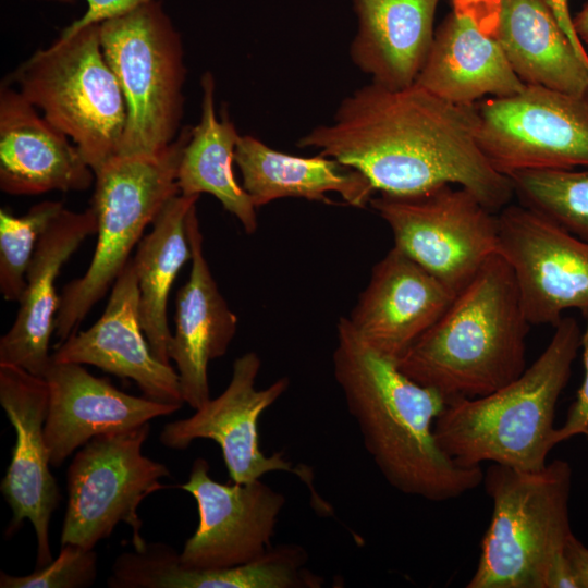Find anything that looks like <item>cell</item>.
I'll use <instances>...</instances> for the list:
<instances>
[{
    "label": "cell",
    "mask_w": 588,
    "mask_h": 588,
    "mask_svg": "<svg viewBox=\"0 0 588 588\" xmlns=\"http://www.w3.org/2000/svg\"><path fill=\"white\" fill-rule=\"evenodd\" d=\"M551 8L558 23L562 27L567 38L573 44L576 51L580 57L588 61V52L581 41L579 40L573 24V16L571 15L568 0H546Z\"/></svg>",
    "instance_id": "e575fe53"
},
{
    "label": "cell",
    "mask_w": 588,
    "mask_h": 588,
    "mask_svg": "<svg viewBox=\"0 0 588 588\" xmlns=\"http://www.w3.org/2000/svg\"><path fill=\"white\" fill-rule=\"evenodd\" d=\"M192 126L151 155H118L95 173L91 207L97 215V243L86 272L60 295L54 334L62 343L101 299L130 260V254L164 205L180 194L177 171Z\"/></svg>",
    "instance_id": "5b68a950"
},
{
    "label": "cell",
    "mask_w": 588,
    "mask_h": 588,
    "mask_svg": "<svg viewBox=\"0 0 588 588\" xmlns=\"http://www.w3.org/2000/svg\"><path fill=\"white\" fill-rule=\"evenodd\" d=\"M453 11L471 19L483 32L495 37L502 0H450Z\"/></svg>",
    "instance_id": "d6a6232c"
},
{
    "label": "cell",
    "mask_w": 588,
    "mask_h": 588,
    "mask_svg": "<svg viewBox=\"0 0 588 588\" xmlns=\"http://www.w3.org/2000/svg\"><path fill=\"white\" fill-rule=\"evenodd\" d=\"M495 38L525 85L572 94L588 90V61L576 51L546 0H502Z\"/></svg>",
    "instance_id": "d4e9b609"
},
{
    "label": "cell",
    "mask_w": 588,
    "mask_h": 588,
    "mask_svg": "<svg viewBox=\"0 0 588 588\" xmlns=\"http://www.w3.org/2000/svg\"><path fill=\"white\" fill-rule=\"evenodd\" d=\"M95 173L64 133L17 89L0 88V188L11 195L85 191Z\"/></svg>",
    "instance_id": "d6986e66"
},
{
    "label": "cell",
    "mask_w": 588,
    "mask_h": 588,
    "mask_svg": "<svg viewBox=\"0 0 588 588\" xmlns=\"http://www.w3.org/2000/svg\"><path fill=\"white\" fill-rule=\"evenodd\" d=\"M0 404L15 430L12 457L0 485L12 512L5 534L13 536L25 519L32 523L39 568L53 560L49 526L61 499L45 440L49 406L46 379L19 366L0 364Z\"/></svg>",
    "instance_id": "9a60e30c"
},
{
    "label": "cell",
    "mask_w": 588,
    "mask_h": 588,
    "mask_svg": "<svg viewBox=\"0 0 588 588\" xmlns=\"http://www.w3.org/2000/svg\"><path fill=\"white\" fill-rule=\"evenodd\" d=\"M234 162L256 208L290 197L330 203L329 193L339 194L350 206L364 208L376 193L363 173L332 158L289 155L250 135L240 136Z\"/></svg>",
    "instance_id": "cb8c5ba5"
},
{
    "label": "cell",
    "mask_w": 588,
    "mask_h": 588,
    "mask_svg": "<svg viewBox=\"0 0 588 588\" xmlns=\"http://www.w3.org/2000/svg\"><path fill=\"white\" fill-rule=\"evenodd\" d=\"M201 115L192 127L177 171V185L183 195L207 193L233 215L247 234L258 225L256 207L234 176L235 147L240 138L226 111L218 119L215 111V78L210 72L201 76Z\"/></svg>",
    "instance_id": "4316f807"
},
{
    "label": "cell",
    "mask_w": 588,
    "mask_h": 588,
    "mask_svg": "<svg viewBox=\"0 0 588 588\" xmlns=\"http://www.w3.org/2000/svg\"><path fill=\"white\" fill-rule=\"evenodd\" d=\"M565 552L577 577L579 588H588V547L573 534L566 543Z\"/></svg>",
    "instance_id": "d590c367"
},
{
    "label": "cell",
    "mask_w": 588,
    "mask_h": 588,
    "mask_svg": "<svg viewBox=\"0 0 588 588\" xmlns=\"http://www.w3.org/2000/svg\"><path fill=\"white\" fill-rule=\"evenodd\" d=\"M529 327L513 270L495 254L396 364L448 402L483 396L526 369Z\"/></svg>",
    "instance_id": "3957f363"
},
{
    "label": "cell",
    "mask_w": 588,
    "mask_h": 588,
    "mask_svg": "<svg viewBox=\"0 0 588 588\" xmlns=\"http://www.w3.org/2000/svg\"><path fill=\"white\" fill-rule=\"evenodd\" d=\"M414 84L458 105L511 96L525 87L498 39L453 10L434 30Z\"/></svg>",
    "instance_id": "7402d4cb"
},
{
    "label": "cell",
    "mask_w": 588,
    "mask_h": 588,
    "mask_svg": "<svg viewBox=\"0 0 588 588\" xmlns=\"http://www.w3.org/2000/svg\"><path fill=\"white\" fill-rule=\"evenodd\" d=\"M554 328L543 352L518 378L490 394L450 401L436 418V440L458 465L490 462L534 471L548 464L556 445V405L581 338L572 317L563 316Z\"/></svg>",
    "instance_id": "277c9868"
},
{
    "label": "cell",
    "mask_w": 588,
    "mask_h": 588,
    "mask_svg": "<svg viewBox=\"0 0 588 588\" xmlns=\"http://www.w3.org/2000/svg\"><path fill=\"white\" fill-rule=\"evenodd\" d=\"M573 24L579 40L585 48H588V1L573 17Z\"/></svg>",
    "instance_id": "8d00e7d4"
},
{
    "label": "cell",
    "mask_w": 588,
    "mask_h": 588,
    "mask_svg": "<svg viewBox=\"0 0 588 588\" xmlns=\"http://www.w3.org/2000/svg\"><path fill=\"white\" fill-rule=\"evenodd\" d=\"M150 1L155 0H86L87 11L85 14L65 27L60 37L70 36L85 26L100 24L121 16Z\"/></svg>",
    "instance_id": "1f68e13d"
},
{
    "label": "cell",
    "mask_w": 588,
    "mask_h": 588,
    "mask_svg": "<svg viewBox=\"0 0 588 588\" xmlns=\"http://www.w3.org/2000/svg\"><path fill=\"white\" fill-rule=\"evenodd\" d=\"M150 432L149 422L125 431L100 434L74 455L66 471L68 505L61 546L73 543L85 549L111 536L120 524L132 528L133 544L140 549V503L169 486V468L143 454Z\"/></svg>",
    "instance_id": "30bf717a"
},
{
    "label": "cell",
    "mask_w": 588,
    "mask_h": 588,
    "mask_svg": "<svg viewBox=\"0 0 588 588\" xmlns=\"http://www.w3.org/2000/svg\"><path fill=\"white\" fill-rule=\"evenodd\" d=\"M482 482L492 515L466 587L543 588L549 564L573 535L569 464L553 460L528 471L492 463Z\"/></svg>",
    "instance_id": "8992f818"
},
{
    "label": "cell",
    "mask_w": 588,
    "mask_h": 588,
    "mask_svg": "<svg viewBox=\"0 0 588 588\" xmlns=\"http://www.w3.org/2000/svg\"><path fill=\"white\" fill-rule=\"evenodd\" d=\"M99 38L126 106L119 155L159 152L182 130L186 66L180 33L155 0L100 23Z\"/></svg>",
    "instance_id": "ba28073f"
},
{
    "label": "cell",
    "mask_w": 588,
    "mask_h": 588,
    "mask_svg": "<svg viewBox=\"0 0 588 588\" xmlns=\"http://www.w3.org/2000/svg\"><path fill=\"white\" fill-rule=\"evenodd\" d=\"M476 105H458L413 84L371 82L339 105L330 123L297 142L363 173L376 192L412 194L453 184L495 212L514 196L509 176L482 152Z\"/></svg>",
    "instance_id": "6da1fadb"
},
{
    "label": "cell",
    "mask_w": 588,
    "mask_h": 588,
    "mask_svg": "<svg viewBox=\"0 0 588 588\" xmlns=\"http://www.w3.org/2000/svg\"><path fill=\"white\" fill-rule=\"evenodd\" d=\"M97 229V215L90 206L82 212L64 208L44 231L26 271L15 320L0 339V364L45 377L51 364L49 342L60 306L57 279L63 265Z\"/></svg>",
    "instance_id": "44dd1931"
},
{
    "label": "cell",
    "mask_w": 588,
    "mask_h": 588,
    "mask_svg": "<svg viewBox=\"0 0 588 588\" xmlns=\"http://www.w3.org/2000/svg\"><path fill=\"white\" fill-rule=\"evenodd\" d=\"M479 146L500 173L588 169V90L572 94L525 85L476 103Z\"/></svg>",
    "instance_id": "8fae6325"
},
{
    "label": "cell",
    "mask_w": 588,
    "mask_h": 588,
    "mask_svg": "<svg viewBox=\"0 0 588 588\" xmlns=\"http://www.w3.org/2000/svg\"><path fill=\"white\" fill-rule=\"evenodd\" d=\"M11 79L46 120L72 139L94 173L119 155L126 106L103 56L99 24L38 49Z\"/></svg>",
    "instance_id": "52a82bcc"
},
{
    "label": "cell",
    "mask_w": 588,
    "mask_h": 588,
    "mask_svg": "<svg viewBox=\"0 0 588 588\" xmlns=\"http://www.w3.org/2000/svg\"><path fill=\"white\" fill-rule=\"evenodd\" d=\"M51 360L93 365L133 380L144 396L182 407L177 371L152 353L139 316L138 281L130 258L112 285L101 317L59 344Z\"/></svg>",
    "instance_id": "2e32d148"
},
{
    "label": "cell",
    "mask_w": 588,
    "mask_h": 588,
    "mask_svg": "<svg viewBox=\"0 0 588 588\" xmlns=\"http://www.w3.org/2000/svg\"><path fill=\"white\" fill-rule=\"evenodd\" d=\"M581 315L585 320L580 338L584 379L568 408L564 424L555 429L554 442L556 445L577 436H584L588 439V309L581 311Z\"/></svg>",
    "instance_id": "4dcf8cb0"
},
{
    "label": "cell",
    "mask_w": 588,
    "mask_h": 588,
    "mask_svg": "<svg viewBox=\"0 0 588 588\" xmlns=\"http://www.w3.org/2000/svg\"><path fill=\"white\" fill-rule=\"evenodd\" d=\"M498 253L511 266L530 326L588 309V242L519 204L498 215Z\"/></svg>",
    "instance_id": "4fadbf2b"
},
{
    "label": "cell",
    "mask_w": 588,
    "mask_h": 588,
    "mask_svg": "<svg viewBox=\"0 0 588 588\" xmlns=\"http://www.w3.org/2000/svg\"><path fill=\"white\" fill-rule=\"evenodd\" d=\"M369 205L389 225L393 246L455 295L499 254L498 215L464 187L380 193Z\"/></svg>",
    "instance_id": "9c48e42d"
},
{
    "label": "cell",
    "mask_w": 588,
    "mask_h": 588,
    "mask_svg": "<svg viewBox=\"0 0 588 588\" xmlns=\"http://www.w3.org/2000/svg\"><path fill=\"white\" fill-rule=\"evenodd\" d=\"M260 367V357L255 352L237 357L224 391L192 416L166 424L159 440L162 445L175 450L186 449L197 439L215 441L221 449L232 482H249L272 471L294 474L311 492L314 509L319 513H332L331 506L315 491L314 474L308 466H293L283 453L266 455L260 449L259 418L290 385L289 378L282 377L265 389H256Z\"/></svg>",
    "instance_id": "7c38bea8"
},
{
    "label": "cell",
    "mask_w": 588,
    "mask_h": 588,
    "mask_svg": "<svg viewBox=\"0 0 588 588\" xmlns=\"http://www.w3.org/2000/svg\"><path fill=\"white\" fill-rule=\"evenodd\" d=\"M543 588H579L577 577L565 550L556 554L549 564Z\"/></svg>",
    "instance_id": "836d02e7"
},
{
    "label": "cell",
    "mask_w": 588,
    "mask_h": 588,
    "mask_svg": "<svg viewBox=\"0 0 588 588\" xmlns=\"http://www.w3.org/2000/svg\"><path fill=\"white\" fill-rule=\"evenodd\" d=\"M97 553L94 549L66 543L57 559L28 575L0 572L1 588H88L97 577Z\"/></svg>",
    "instance_id": "f546056e"
},
{
    "label": "cell",
    "mask_w": 588,
    "mask_h": 588,
    "mask_svg": "<svg viewBox=\"0 0 588 588\" xmlns=\"http://www.w3.org/2000/svg\"><path fill=\"white\" fill-rule=\"evenodd\" d=\"M199 196L181 193L173 196L156 217L151 231L139 241L133 258L140 324L154 355L168 365L172 335L168 324V297L177 273L192 259L186 220Z\"/></svg>",
    "instance_id": "484cf974"
},
{
    "label": "cell",
    "mask_w": 588,
    "mask_h": 588,
    "mask_svg": "<svg viewBox=\"0 0 588 588\" xmlns=\"http://www.w3.org/2000/svg\"><path fill=\"white\" fill-rule=\"evenodd\" d=\"M209 470L208 462L198 457L187 481L179 486L193 495L199 516L180 563L193 569H220L261 558L272 547L285 495L260 479L220 483Z\"/></svg>",
    "instance_id": "5bb4252c"
},
{
    "label": "cell",
    "mask_w": 588,
    "mask_h": 588,
    "mask_svg": "<svg viewBox=\"0 0 588 588\" xmlns=\"http://www.w3.org/2000/svg\"><path fill=\"white\" fill-rule=\"evenodd\" d=\"M333 375L364 446L387 482L431 502L462 497L482 483L481 466L463 467L439 446L433 425L448 401L420 385L340 318Z\"/></svg>",
    "instance_id": "7a4b0ae2"
},
{
    "label": "cell",
    "mask_w": 588,
    "mask_h": 588,
    "mask_svg": "<svg viewBox=\"0 0 588 588\" xmlns=\"http://www.w3.org/2000/svg\"><path fill=\"white\" fill-rule=\"evenodd\" d=\"M439 1L352 0L358 22L350 46L353 63L384 87L413 85L433 40Z\"/></svg>",
    "instance_id": "603a6c76"
},
{
    "label": "cell",
    "mask_w": 588,
    "mask_h": 588,
    "mask_svg": "<svg viewBox=\"0 0 588 588\" xmlns=\"http://www.w3.org/2000/svg\"><path fill=\"white\" fill-rule=\"evenodd\" d=\"M44 378L49 389L45 440L53 467L97 436L131 430L181 408L124 393L82 364L51 360Z\"/></svg>",
    "instance_id": "ac0fdd59"
},
{
    "label": "cell",
    "mask_w": 588,
    "mask_h": 588,
    "mask_svg": "<svg viewBox=\"0 0 588 588\" xmlns=\"http://www.w3.org/2000/svg\"><path fill=\"white\" fill-rule=\"evenodd\" d=\"M519 204L588 242V169H540L511 173Z\"/></svg>",
    "instance_id": "83f0119b"
},
{
    "label": "cell",
    "mask_w": 588,
    "mask_h": 588,
    "mask_svg": "<svg viewBox=\"0 0 588 588\" xmlns=\"http://www.w3.org/2000/svg\"><path fill=\"white\" fill-rule=\"evenodd\" d=\"M454 296L393 246L372 267L346 318L373 350L397 360L443 315Z\"/></svg>",
    "instance_id": "e0dca14e"
},
{
    "label": "cell",
    "mask_w": 588,
    "mask_h": 588,
    "mask_svg": "<svg viewBox=\"0 0 588 588\" xmlns=\"http://www.w3.org/2000/svg\"><path fill=\"white\" fill-rule=\"evenodd\" d=\"M186 231L192 266L188 280L176 294L175 329L168 355L175 363L184 402L196 411L210 400L208 365L225 355L236 333L237 317L205 257L196 205L188 212Z\"/></svg>",
    "instance_id": "ffe728a7"
},
{
    "label": "cell",
    "mask_w": 588,
    "mask_h": 588,
    "mask_svg": "<svg viewBox=\"0 0 588 588\" xmlns=\"http://www.w3.org/2000/svg\"><path fill=\"white\" fill-rule=\"evenodd\" d=\"M64 209L61 201L44 200L23 216L0 210V292L8 302L19 303L26 285V271L37 243Z\"/></svg>",
    "instance_id": "f1b7e54d"
}]
</instances>
